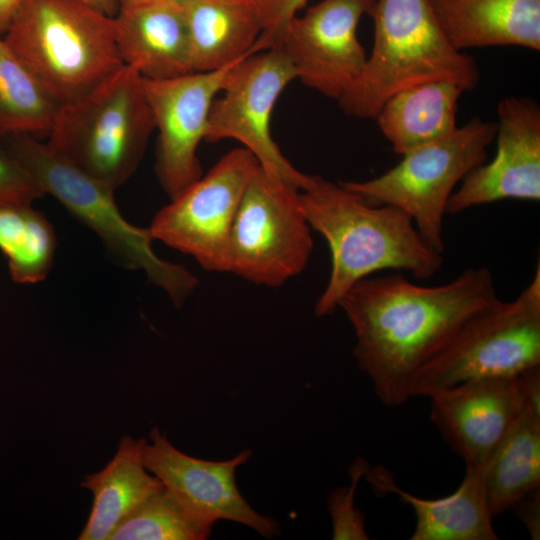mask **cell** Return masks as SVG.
<instances>
[{
    "label": "cell",
    "instance_id": "1",
    "mask_svg": "<svg viewBox=\"0 0 540 540\" xmlns=\"http://www.w3.org/2000/svg\"><path fill=\"white\" fill-rule=\"evenodd\" d=\"M497 298L486 267L469 268L452 281L422 286L400 271L368 276L342 296L341 308L356 335L358 367L383 404L394 408L410 397L416 372L474 312Z\"/></svg>",
    "mask_w": 540,
    "mask_h": 540
},
{
    "label": "cell",
    "instance_id": "2",
    "mask_svg": "<svg viewBox=\"0 0 540 540\" xmlns=\"http://www.w3.org/2000/svg\"><path fill=\"white\" fill-rule=\"evenodd\" d=\"M299 197L311 229L324 237L331 253L329 280L314 308L317 316L333 313L349 288L376 272L407 271L426 280L442 267V254L395 207L369 205L318 175H312Z\"/></svg>",
    "mask_w": 540,
    "mask_h": 540
},
{
    "label": "cell",
    "instance_id": "3",
    "mask_svg": "<svg viewBox=\"0 0 540 540\" xmlns=\"http://www.w3.org/2000/svg\"><path fill=\"white\" fill-rule=\"evenodd\" d=\"M3 38L58 107L124 65L114 17L80 0H20Z\"/></svg>",
    "mask_w": 540,
    "mask_h": 540
},
{
    "label": "cell",
    "instance_id": "4",
    "mask_svg": "<svg viewBox=\"0 0 540 540\" xmlns=\"http://www.w3.org/2000/svg\"><path fill=\"white\" fill-rule=\"evenodd\" d=\"M373 46L362 74L337 101L343 112L374 120L384 102L408 87L436 80L474 89V58L446 38L429 0H377Z\"/></svg>",
    "mask_w": 540,
    "mask_h": 540
},
{
    "label": "cell",
    "instance_id": "5",
    "mask_svg": "<svg viewBox=\"0 0 540 540\" xmlns=\"http://www.w3.org/2000/svg\"><path fill=\"white\" fill-rule=\"evenodd\" d=\"M154 129L142 76L124 64L83 97L59 107L47 143L115 192L136 171Z\"/></svg>",
    "mask_w": 540,
    "mask_h": 540
},
{
    "label": "cell",
    "instance_id": "6",
    "mask_svg": "<svg viewBox=\"0 0 540 540\" xmlns=\"http://www.w3.org/2000/svg\"><path fill=\"white\" fill-rule=\"evenodd\" d=\"M27 170L44 194L55 197L102 241L109 256L129 270H142L180 307L198 285L185 267L154 252L149 228L129 223L121 214L114 191L56 153L38 137L17 133L0 139Z\"/></svg>",
    "mask_w": 540,
    "mask_h": 540
},
{
    "label": "cell",
    "instance_id": "7",
    "mask_svg": "<svg viewBox=\"0 0 540 540\" xmlns=\"http://www.w3.org/2000/svg\"><path fill=\"white\" fill-rule=\"evenodd\" d=\"M540 365V264L512 301L498 297L467 318L414 375L410 397Z\"/></svg>",
    "mask_w": 540,
    "mask_h": 540
},
{
    "label": "cell",
    "instance_id": "8",
    "mask_svg": "<svg viewBox=\"0 0 540 540\" xmlns=\"http://www.w3.org/2000/svg\"><path fill=\"white\" fill-rule=\"evenodd\" d=\"M497 123L474 117L462 127L402 155L401 161L366 181H342L373 206H392L413 220L423 239L443 253V220L456 185L487 160Z\"/></svg>",
    "mask_w": 540,
    "mask_h": 540
},
{
    "label": "cell",
    "instance_id": "9",
    "mask_svg": "<svg viewBox=\"0 0 540 540\" xmlns=\"http://www.w3.org/2000/svg\"><path fill=\"white\" fill-rule=\"evenodd\" d=\"M299 193L278 174L258 166L231 227L226 272L279 287L304 270L313 240Z\"/></svg>",
    "mask_w": 540,
    "mask_h": 540
},
{
    "label": "cell",
    "instance_id": "10",
    "mask_svg": "<svg viewBox=\"0 0 540 540\" xmlns=\"http://www.w3.org/2000/svg\"><path fill=\"white\" fill-rule=\"evenodd\" d=\"M296 78L290 60L280 47L251 53L229 71L220 97L213 101L205 141L233 139L300 191L312 175L297 170L281 153L271 135V117L283 90Z\"/></svg>",
    "mask_w": 540,
    "mask_h": 540
},
{
    "label": "cell",
    "instance_id": "11",
    "mask_svg": "<svg viewBox=\"0 0 540 540\" xmlns=\"http://www.w3.org/2000/svg\"><path fill=\"white\" fill-rule=\"evenodd\" d=\"M258 166L244 147L225 154L157 212L149 227L154 240L192 256L206 271L226 272L231 227Z\"/></svg>",
    "mask_w": 540,
    "mask_h": 540
},
{
    "label": "cell",
    "instance_id": "12",
    "mask_svg": "<svg viewBox=\"0 0 540 540\" xmlns=\"http://www.w3.org/2000/svg\"><path fill=\"white\" fill-rule=\"evenodd\" d=\"M377 0H321L294 16L276 45L305 86L338 101L362 74L367 54L357 37Z\"/></svg>",
    "mask_w": 540,
    "mask_h": 540
},
{
    "label": "cell",
    "instance_id": "13",
    "mask_svg": "<svg viewBox=\"0 0 540 540\" xmlns=\"http://www.w3.org/2000/svg\"><path fill=\"white\" fill-rule=\"evenodd\" d=\"M237 62L173 78L142 77L158 130L155 171L170 199L202 176L197 149L205 140L213 101Z\"/></svg>",
    "mask_w": 540,
    "mask_h": 540
},
{
    "label": "cell",
    "instance_id": "14",
    "mask_svg": "<svg viewBox=\"0 0 540 540\" xmlns=\"http://www.w3.org/2000/svg\"><path fill=\"white\" fill-rule=\"evenodd\" d=\"M496 155L471 170L450 196L446 214L506 199L540 200V107L507 97L497 106Z\"/></svg>",
    "mask_w": 540,
    "mask_h": 540
},
{
    "label": "cell",
    "instance_id": "15",
    "mask_svg": "<svg viewBox=\"0 0 540 540\" xmlns=\"http://www.w3.org/2000/svg\"><path fill=\"white\" fill-rule=\"evenodd\" d=\"M251 455V450L246 449L224 461L195 458L175 448L154 427L143 458L148 471L197 515L214 523L222 519L234 521L272 537L279 533L278 523L255 511L236 485V470Z\"/></svg>",
    "mask_w": 540,
    "mask_h": 540
},
{
    "label": "cell",
    "instance_id": "16",
    "mask_svg": "<svg viewBox=\"0 0 540 540\" xmlns=\"http://www.w3.org/2000/svg\"><path fill=\"white\" fill-rule=\"evenodd\" d=\"M430 419L464 461L481 471L525 408L516 377L481 378L436 390Z\"/></svg>",
    "mask_w": 540,
    "mask_h": 540
},
{
    "label": "cell",
    "instance_id": "17",
    "mask_svg": "<svg viewBox=\"0 0 540 540\" xmlns=\"http://www.w3.org/2000/svg\"><path fill=\"white\" fill-rule=\"evenodd\" d=\"M114 20L123 63L143 78L166 79L194 72L186 19L179 1L121 6Z\"/></svg>",
    "mask_w": 540,
    "mask_h": 540
},
{
    "label": "cell",
    "instance_id": "18",
    "mask_svg": "<svg viewBox=\"0 0 540 540\" xmlns=\"http://www.w3.org/2000/svg\"><path fill=\"white\" fill-rule=\"evenodd\" d=\"M364 477L379 495L396 494L413 508L416 525L411 540L498 539L479 470L466 468L457 490L438 499H424L402 490L380 465L369 467Z\"/></svg>",
    "mask_w": 540,
    "mask_h": 540
},
{
    "label": "cell",
    "instance_id": "19",
    "mask_svg": "<svg viewBox=\"0 0 540 540\" xmlns=\"http://www.w3.org/2000/svg\"><path fill=\"white\" fill-rule=\"evenodd\" d=\"M451 45L459 51L518 46L540 51V0H429Z\"/></svg>",
    "mask_w": 540,
    "mask_h": 540
},
{
    "label": "cell",
    "instance_id": "20",
    "mask_svg": "<svg viewBox=\"0 0 540 540\" xmlns=\"http://www.w3.org/2000/svg\"><path fill=\"white\" fill-rule=\"evenodd\" d=\"M194 72L221 69L269 48L251 0H180Z\"/></svg>",
    "mask_w": 540,
    "mask_h": 540
},
{
    "label": "cell",
    "instance_id": "21",
    "mask_svg": "<svg viewBox=\"0 0 540 540\" xmlns=\"http://www.w3.org/2000/svg\"><path fill=\"white\" fill-rule=\"evenodd\" d=\"M146 443L144 438L122 437L112 460L85 476L81 486L91 491L93 504L79 540H109L125 517L164 487L145 467Z\"/></svg>",
    "mask_w": 540,
    "mask_h": 540
},
{
    "label": "cell",
    "instance_id": "22",
    "mask_svg": "<svg viewBox=\"0 0 540 540\" xmlns=\"http://www.w3.org/2000/svg\"><path fill=\"white\" fill-rule=\"evenodd\" d=\"M463 92V87L448 80L420 83L389 97L374 120L393 151L402 156L457 128V106Z\"/></svg>",
    "mask_w": 540,
    "mask_h": 540
},
{
    "label": "cell",
    "instance_id": "23",
    "mask_svg": "<svg viewBox=\"0 0 540 540\" xmlns=\"http://www.w3.org/2000/svg\"><path fill=\"white\" fill-rule=\"evenodd\" d=\"M481 474L492 518L540 487V414L525 406Z\"/></svg>",
    "mask_w": 540,
    "mask_h": 540
},
{
    "label": "cell",
    "instance_id": "24",
    "mask_svg": "<svg viewBox=\"0 0 540 540\" xmlns=\"http://www.w3.org/2000/svg\"><path fill=\"white\" fill-rule=\"evenodd\" d=\"M55 250L53 226L32 203H0V251L13 281H43L52 269Z\"/></svg>",
    "mask_w": 540,
    "mask_h": 540
},
{
    "label": "cell",
    "instance_id": "25",
    "mask_svg": "<svg viewBox=\"0 0 540 540\" xmlns=\"http://www.w3.org/2000/svg\"><path fill=\"white\" fill-rule=\"evenodd\" d=\"M58 109L0 34V139L17 133L48 135Z\"/></svg>",
    "mask_w": 540,
    "mask_h": 540
},
{
    "label": "cell",
    "instance_id": "26",
    "mask_svg": "<svg viewBox=\"0 0 540 540\" xmlns=\"http://www.w3.org/2000/svg\"><path fill=\"white\" fill-rule=\"evenodd\" d=\"M213 525L163 487L125 517L109 540H203Z\"/></svg>",
    "mask_w": 540,
    "mask_h": 540
},
{
    "label": "cell",
    "instance_id": "27",
    "mask_svg": "<svg viewBox=\"0 0 540 540\" xmlns=\"http://www.w3.org/2000/svg\"><path fill=\"white\" fill-rule=\"evenodd\" d=\"M368 462L358 457L349 469L351 484L335 489L328 499V510L332 520L333 539L335 540H367L365 516L354 507L357 485L369 469Z\"/></svg>",
    "mask_w": 540,
    "mask_h": 540
},
{
    "label": "cell",
    "instance_id": "28",
    "mask_svg": "<svg viewBox=\"0 0 540 540\" xmlns=\"http://www.w3.org/2000/svg\"><path fill=\"white\" fill-rule=\"evenodd\" d=\"M43 196L27 170L0 140V203H33Z\"/></svg>",
    "mask_w": 540,
    "mask_h": 540
},
{
    "label": "cell",
    "instance_id": "29",
    "mask_svg": "<svg viewBox=\"0 0 540 540\" xmlns=\"http://www.w3.org/2000/svg\"><path fill=\"white\" fill-rule=\"evenodd\" d=\"M258 14L262 33L269 47L276 46L298 12L308 0H251Z\"/></svg>",
    "mask_w": 540,
    "mask_h": 540
},
{
    "label": "cell",
    "instance_id": "30",
    "mask_svg": "<svg viewBox=\"0 0 540 540\" xmlns=\"http://www.w3.org/2000/svg\"><path fill=\"white\" fill-rule=\"evenodd\" d=\"M540 487L521 497L512 507L533 539L540 537ZM510 509V510H511Z\"/></svg>",
    "mask_w": 540,
    "mask_h": 540
},
{
    "label": "cell",
    "instance_id": "31",
    "mask_svg": "<svg viewBox=\"0 0 540 540\" xmlns=\"http://www.w3.org/2000/svg\"><path fill=\"white\" fill-rule=\"evenodd\" d=\"M517 380L524 397L525 406L540 414V365L523 371L517 375Z\"/></svg>",
    "mask_w": 540,
    "mask_h": 540
},
{
    "label": "cell",
    "instance_id": "32",
    "mask_svg": "<svg viewBox=\"0 0 540 540\" xmlns=\"http://www.w3.org/2000/svg\"><path fill=\"white\" fill-rule=\"evenodd\" d=\"M86 5L90 6L94 10L107 15L109 17H115L119 11L118 0H80Z\"/></svg>",
    "mask_w": 540,
    "mask_h": 540
},
{
    "label": "cell",
    "instance_id": "33",
    "mask_svg": "<svg viewBox=\"0 0 540 540\" xmlns=\"http://www.w3.org/2000/svg\"><path fill=\"white\" fill-rule=\"evenodd\" d=\"M20 0H0V34H4Z\"/></svg>",
    "mask_w": 540,
    "mask_h": 540
},
{
    "label": "cell",
    "instance_id": "34",
    "mask_svg": "<svg viewBox=\"0 0 540 540\" xmlns=\"http://www.w3.org/2000/svg\"><path fill=\"white\" fill-rule=\"evenodd\" d=\"M151 1H180V0H118L119 6H125L135 3L151 2Z\"/></svg>",
    "mask_w": 540,
    "mask_h": 540
}]
</instances>
